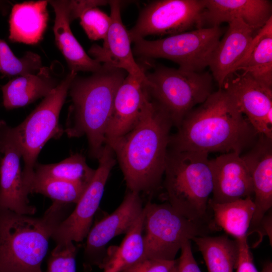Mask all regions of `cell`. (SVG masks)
Returning <instances> with one entry per match:
<instances>
[{
    "label": "cell",
    "instance_id": "30bf717a",
    "mask_svg": "<svg viewBox=\"0 0 272 272\" xmlns=\"http://www.w3.org/2000/svg\"><path fill=\"white\" fill-rule=\"evenodd\" d=\"M205 8V0L152 1L128 30L131 43L150 35L171 36L201 28Z\"/></svg>",
    "mask_w": 272,
    "mask_h": 272
},
{
    "label": "cell",
    "instance_id": "2e32d148",
    "mask_svg": "<svg viewBox=\"0 0 272 272\" xmlns=\"http://www.w3.org/2000/svg\"><path fill=\"white\" fill-rule=\"evenodd\" d=\"M142 202L138 192L129 190L120 206L96 223L87 236L85 255L89 264H101L100 254L114 237L126 234L142 213Z\"/></svg>",
    "mask_w": 272,
    "mask_h": 272
},
{
    "label": "cell",
    "instance_id": "8d00e7d4",
    "mask_svg": "<svg viewBox=\"0 0 272 272\" xmlns=\"http://www.w3.org/2000/svg\"><path fill=\"white\" fill-rule=\"evenodd\" d=\"M261 225L265 230V232L269 237V240L271 242V214L266 215L262 218L260 226ZM259 226V227H260Z\"/></svg>",
    "mask_w": 272,
    "mask_h": 272
},
{
    "label": "cell",
    "instance_id": "4316f807",
    "mask_svg": "<svg viewBox=\"0 0 272 272\" xmlns=\"http://www.w3.org/2000/svg\"><path fill=\"white\" fill-rule=\"evenodd\" d=\"M192 240L202 254L208 272H234L239 253L237 240H231L226 235H205Z\"/></svg>",
    "mask_w": 272,
    "mask_h": 272
},
{
    "label": "cell",
    "instance_id": "44dd1931",
    "mask_svg": "<svg viewBox=\"0 0 272 272\" xmlns=\"http://www.w3.org/2000/svg\"><path fill=\"white\" fill-rule=\"evenodd\" d=\"M55 13L53 30L55 42L64 57L70 72H96L103 66L90 57L74 35L68 15V1H49Z\"/></svg>",
    "mask_w": 272,
    "mask_h": 272
},
{
    "label": "cell",
    "instance_id": "4dcf8cb0",
    "mask_svg": "<svg viewBox=\"0 0 272 272\" xmlns=\"http://www.w3.org/2000/svg\"><path fill=\"white\" fill-rule=\"evenodd\" d=\"M80 19V24L90 39L104 40L106 38L111 24L110 16L94 8L84 12Z\"/></svg>",
    "mask_w": 272,
    "mask_h": 272
},
{
    "label": "cell",
    "instance_id": "e0dca14e",
    "mask_svg": "<svg viewBox=\"0 0 272 272\" xmlns=\"http://www.w3.org/2000/svg\"><path fill=\"white\" fill-rule=\"evenodd\" d=\"M213 190L211 200L216 203L253 198V187L249 171L241 155L223 153L210 160Z\"/></svg>",
    "mask_w": 272,
    "mask_h": 272
},
{
    "label": "cell",
    "instance_id": "ffe728a7",
    "mask_svg": "<svg viewBox=\"0 0 272 272\" xmlns=\"http://www.w3.org/2000/svg\"><path fill=\"white\" fill-rule=\"evenodd\" d=\"M202 28L220 26L240 19L256 30L272 18L271 2L267 0H205Z\"/></svg>",
    "mask_w": 272,
    "mask_h": 272
},
{
    "label": "cell",
    "instance_id": "7a4b0ae2",
    "mask_svg": "<svg viewBox=\"0 0 272 272\" xmlns=\"http://www.w3.org/2000/svg\"><path fill=\"white\" fill-rule=\"evenodd\" d=\"M172 126L168 113L148 96L133 127L106 143L116 156L129 190L147 192L160 184Z\"/></svg>",
    "mask_w": 272,
    "mask_h": 272
},
{
    "label": "cell",
    "instance_id": "83f0119b",
    "mask_svg": "<svg viewBox=\"0 0 272 272\" xmlns=\"http://www.w3.org/2000/svg\"><path fill=\"white\" fill-rule=\"evenodd\" d=\"M95 171L96 170L88 166L83 155L76 153L58 163L47 164L37 163L34 167V174L87 187Z\"/></svg>",
    "mask_w": 272,
    "mask_h": 272
},
{
    "label": "cell",
    "instance_id": "4fadbf2b",
    "mask_svg": "<svg viewBox=\"0 0 272 272\" xmlns=\"http://www.w3.org/2000/svg\"><path fill=\"white\" fill-rule=\"evenodd\" d=\"M221 89L232 97L258 134L272 139V89L239 71L230 74Z\"/></svg>",
    "mask_w": 272,
    "mask_h": 272
},
{
    "label": "cell",
    "instance_id": "9a60e30c",
    "mask_svg": "<svg viewBox=\"0 0 272 272\" xmlns=\"http://www.w3.org/2000/svg\"><path fill=\"white\" fill-rule=\"evenodd\" d=\"M241 156L252 178L255 210L249 229L254 230L272 207V139L258 134Z\"/></svg>",
    "mask_w": 272,
    "mask_h": 272
},
{
    "label": "cell",
    "instance_id": "5bb4252c",
    "mask_svg": "<svg viewBox=\"0 0 272 272\" xmlns=\"http://www.w3.org/2000/svg\"><path fill=\"white\" fill-rule=\"evenodd\" d=\"M121 4L120 1H109L111 24L106 37L102 46L94 44L88 53L100 63L122 69L147 84L146 71L134 59L128 31L122 23Z\"/></svg>",
    "mask_w": 272,
    "mask_h": 272
},
{
    "label": "cell",
    "instance_id": "9c48e42d",
    "mask_svg": "<svg viewBox=\"0 0 272 272\" xmlns=\"http://www.w3.org/2000/svg\"><path fill=\"white\" fill-rule=\"evenodd\" d=\"M145 258L175 260L183 244L196 237L207 235L212 229L184 217L167 202H148L143 208Z\"/></svg>",
    "mask_w": 272,
    "mask_h": 272
},
{
    "label": "cell",
    "instance_id": "f1b7e54d",
    "mask_svg": "<svg viewBox=\"0 0 272 272\" xmlns=\"http://www.w3.org/2000/svg\"><path fill=\"white\" fill-rule=\"evenodd\" d=\"M87 187L75 183L33 174L27 187V191L28 194H43L53 201L65 204L77 203Z\"/></svg>",
    "mask_w": 272,
    "mask_h": 272
},
{
    "label": "cell",
    "instance_id": "1f68e13d",
    "mask_svg": "<svg viewBox=\"0 0 272 272\" xmlns=\"http://www.w3.org/2000/svg\"><path fill=\"white\" fill-rule=\"evenodd\" d=\"M76 253L73 242L56 244L48 258L45 272H76Z\"/></svg>",
    "mask_w": 272,
    "mask_h": 272
},
{
    "label": "cell",
    "instance_id": "52a82bcc",
    "mask_svg": "<svg viewBox=\"0 0 272 272\" xmlns=\"http://www.w3.org/2000/svg\"><path fill=\"white\" fill-rule=\"evenodd\" d=\"M77 75L70 71L22 122L12 127L22 151V173L26 190L41 150L49 140L59 138L64 131L59 124V114L71 84Z\"/></svg>",
    "mask_w": 272,
    "mask_h": 272
},
{
    "label": "cell",
    "instance_id": "6da1fadb",
    "mask_svg": "<svg viewBox=\"0 0 272 272\" xmlns=\"http://www.w3.org/2000/svg\"><path fill=\"white\" fill-rule=\"evenodd\" d=\"M177 128L170 135L168 148L179 151L241 155L258 136L232 97L222 89L191 110Z\"/></svg>",
    "mask_w": 272,
    "mask_h": 272
},
{
    "label": "cell",
    "instance_id": "3957f363",
    "mask_svg": "<svg viewBox=\"0 0 272 272\" xmlns=\"http://www.w3.org/2000/svg\"><path fill=\"white\" fill-rule=\"evenodd\" d=\"M127 75L122 69L103 64L89 77L77 75L71 84L72 104L64 131L70 138L86 136L93 158L98 159L102 153L116 93Z\"/></svg>",
    "mask_w": 272,
    "mask_h": 272
},
{
    "label": "cell",
    "instance_id": "836d02e7",
    "mask_svg": "<svg viewBox=\"0 0 272 272\" xmlns=\"http://www.w3.org/2000/svg\"><path fill=\"white\" fill-rule=\"evenodd\" d=\"M237 241L239 253L235 268L236 272H259L254 263L247 237Z\"/></svg>",
    "mask_w": 272,
    "mask_h": 272
},
{
    "label": "cell",
    "instance_id": "d4e9b609",
    "mask_svg": "<svg viewBox=\"0 0 272 272\" xmlns=\"http://www.w3.org/2000/svg\"><path fill=\"white\" fill-rule=\"evenodd\" d=\"M209 208L213 213V229L218 227L237 240L247 237L255 210L252 198L224 203L214 202L210 199Z\"/></svg>",
    "mask_w": 272,
    "mask_h": 272
},
{
    "label": "cell",
    "instance_id": "7402d4cb",
    "mask_svg": "<svg viewBox=\"0 0 272 272\" xmlns=\"http://www.w3.org/2000/svg\"><path fill=\"white\" fill-rule=\"evenodd\" d=\"M51 68L42 66L36 74L19 76L10 80L1 88L3 105L10 110L24 107L44 98L61 80Z\"/></svg>",
    "mask_w": 272,
    "mask_h": 272
},
{
    "label": "cell",
    "instance_id": "cb8c5ba5",
    "mask_svg": "<svg viewBox=\"0 0 272 272\" xmlns=\"http://www.w3.org/2000/svg\"><path fill=\"white\" fill-rule=\"evenodd\" d=\"M235 71L247 75L272 89V18L258 31L249 50Z\"/></svg>",
    "mask_w": 272,
    "mask_h": 272
},
{
    "label": "cell",
    "instance_id": "d6986e66",
    "mask_svg": "<svg viewBox=\"0 0 272 272\" xmlns=\"http://www.w3.org/2000/svg\"><path fill=\"white\" fill-rule=\"evenodd\" d=\"M148 96L145 82L127 74L116 93L105 144L124 135L133 127Z\"/></svg>",
    "mask_w": 272,
    "mask_h": 272
},
{
    "label": "cell",
    "instance_id": "f546056e",
    "mask_svg": "<svg viewBox=\"0 0 272 272\" xmlns=\"http://www.w3.org/2000/svg\"><path fill=\"white\" fill-rule=\"evenodd\" d=\"M42 67L41 57L27 51L18 58L4 40L0 39V72L8 77L22 76L37 73Z\"/></svg>",
    "mask_w": 272,
    "mask_h": 272
},
{
    "label": "cell",
    "instance_id": "e575fe53",
    "mask_svg": "<svg viewBox=\"0 0 272 272\" xmlns=\"http://www.w3.org/2000/svg\"><path fill=\"white\" fill-rule=\"evenodd\" d=\"M178 259L177 272H202L193 256L190 241L185 242L181 248Z\"/></svg>",
    "mask_w": 272,
    "mask_h": 272
},
{
    "label": "cell",
    "instance_id": "ac0fdd59",
    "mask_svg": "<svg viewBox=\"0 0 272 272\" xmlns=\"http://www.w3.org/2000/svg\"><path fill=\"white\" fill-rule=\"evenodd\" d=\"M228 23L227 31L214 50L209 64L219 89L244 58L258 31L240 19Z\"/></svg>",
    "mask_w": 272,
    "mask_h": 272
},
{
    "label": "cell",
    "instance_id": "ba28073f",
    "mask_svg": "<svg viewBox=\"0 0 272 272\" xmlns=\"http://www.w3.org/2000/svg\"><path fill=\"white\" fill-rule=\"evenodd\" d=\"M223 34L220 26L198 28L157 40H138L132 50L141 58L167 59L177 63L180 69L201 72L209 66Z\"/></svg>",
    "mask_w": 272,
    "mask_h": 272
},
{
    "label": "cell",
    "instance_id": "603a6c76",
    "mask_svg": "<svg viewBox=\"0 0 272 272\" xmlns=\"http://www.w3.org/2000/svg\"><path fill=\"white\" fill-rule=\"evenodd\" d=\"M48 1L15 4L9 20V40L13 42L35 44L43 38L47 26Z\"/></svg>",
    "mask_w": 272,
    "mask_h": 272
},
{
    "label": "cell",
    "instance_id": "8992f818",
    "mask_svg": "<svg viewBox=\"0 0 272 272\" xmlns=\"http://www.w3.org/2000/svg\"><path fill=\"white\" fill-rule=\"evenodd\" d=\"M146 76L150 98L168 113L176 127L191 110L213 92V78L208 72L159 65L152 72H146Z\"/></svg>",
    "mask_w": 272,
    "mask_h": 272
},
{
    "label": "cell",
    "instance_id": "484cf974",
    "mask_svg": "<svg viewBox=\"0 0 272 272\" xmlns=\"http://www.w3.org/2000/svg\"><path fill=\"white\" fill-rule=\"evenodd\" d=\"M144 213L143 211L119 246L107 251L99 267L103 272H121L144 258L143 238Z\"/></svg>",
    "mask_w": 272,
    "mask_h": 272
},
{
    "label": "cell",
    "instance_id": "8fae6325",
    "mask_svg": "<svg viewBox=\"0 0 272 272\" xmlns=\"http://www.w3.org/2000/svg\"><path fill=\"white\" fill-rule=\"evenodd\" d=\"M114 153L105 144L97 159L95 175L73 212L57 226L51 238L56 244L81 242L86 238L102 199L110 172L115 163Z\"/></svg>",
    "mask_w": 272,
    "mask_h": 272
},
{
    "label": "cell",
    "instance_id": "d6a6232c",
    "mask_svg": "<svg viewBox=\"0 0 272 272\" xmlns=\"http://www.w3.org/2000/svg\"><path fill=\"white\" fill-rule=\"evenodd\" d=\"M178 260H167L153 258L143 259L121 272H171Z\"/></svg>",
    "mask_w": 272,
    "mask_h": 272
},
{
    "label": "cell",
    "instance_id": "7c38bea8",
    "mask_svg": "<svg viewBox=\"0 0 272 272\" xmlns=\"http://www.w3.org/2000/svg\"><path fill=\"white\" fill-rule=\"evenodd\" d=\"M0 209L33 215L36 208L30 205L24 183L20 145L13 128L0 120Z\"/></svg>",
    "mask_w": 272,
    "mask_h": 272
},
{
    "label": "cell",
    "instance_id": "d590c367",
    "mask_svg": "<svg viewBox=\"0 0 272 272\" xmlns=\"http://www.w3.org/2000/svg\"><path fill=\"white\" fill-rule=\"evenodd\" d=\"M109 1H68V15L70 22L81 16L86 11L98 6L109 4Z\"/></svg>",
    "mask_w": 272,
    "mask_h": 272
},
{
    "label": "cell",
    "instance_id": "277c9868",
    "mask_svg": "<svg viewBox=\"0 0 272 272\" xmlns=\"http://www.w3.org/2000/svg\"><path fill=\"white\" fill-rule=\"evenodd\" d=\"M66 205L53 201L39 218L0 209V272H42L49 239L66 218Z\"/></svg>",
    "mask_w": 272,
    "mask_h": 272
},
{
    "label": "cell",
    "instance_id": "f35d334b",
    "mask_svg": "<svg viewBox=\"0 0 272 272\" xmlns=\"http://www.w3.org/2000/svg\"><path fill=\"white\" fill-rule=\"evenodd\" d=\"M177 263H178V261H177ZM177 263L175 265V266L173 267V268L172 269L171 272H177Z\"/></svg>",
    "mask_w": 272,
    "mask_h": 272
},
{
    "label": "cell",
    "instance_id": "74e56055",
    "mask_svg": "<svg viewBox=\"0 0 272 272\" xmlns=\"http://www.w3.org/2000/svg\"><path fill=\"white\" fill-rule=\"evenodd\" d=\"M260 272H272V263L271 262H266L263 266Z\"/></svg>",
    "mask_w": 272,
    "mask_h": 272
},
{
    "label": "cell",
    "instance_id": "5b68a950",
    "mask_svg": "<svg viewBox=\"0 0 272 272\" xmlns=\"http://www.w3.org/2000/svg\"><path fill=\"white\" fill-rule=\"evenodd\" d=\"M208 155L168 149L164 187L167 202L177 212L191 221L211 228L209 201L213 180Z\"/></svg>",
    "mask_w": 272,
    "mask_h": 272
}]
</instances>
